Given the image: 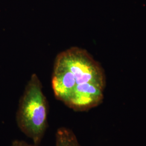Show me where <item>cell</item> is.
Masks as SVG:
<instances>
[{
  "mask_svg": "<svg viewBox=\"0 0 146 146\" xmlns=\"http://www.w3.org/2000/svg\"><path fill=\"white\" fill-rule=\"evenodd\" d=\"M11 146H41L40 145L35 144L33 143V144L29 143L26 141L20 140H15L13 141Z\"/></svg>",
  "mask_w": 146,
  "mask_h": 146,
  "instance_id": "obj_4",
  "label": "cell"
},
{
  "mask_svg": "<svg viewBox=\"0 0 146 146\" xmlns=\"http://www.w3.org/2000/svg\"><path fill=\"white\" fill-rule=\"evenodd\" d=\"M49 106L40 80L31 75L19 101L16 121L19 129L33 143L40 145L48 128Z\"/></svg>",
  "mask_w": 146,
  "mask_h": 146,
  "instance_id": "obj_2",
  "label": "cell"
},
{
  "mask_svg": "<svg viewBox=\"0 0 146 146\" xmlns=\"http://www.w3.org/2000/svg\"><path fill=\"white\" fill-rule=\"evenodd\" d=\"M106 86L104 70L86 50L71 47L55 59L52 87L56 99L76 111L102 103Z\"/></svg>",
  "mask_w": 146,
  "mask_h": 146,
  "instance_id": "obj_1",
  "label": "cell"
},
{
  "mask_svg": "<svg viewBox=\"0 0 146 146\" xmlns=\"http://www.w3.org/2000/svg\"><path fill=\"white\" fill-rule=\"evenodd\" d=\"M55 146H81L73 131L67 127L58 128L55 133Z\"/></svg>",
  "mask_w": 146,
  "mask_h": 146,
  "instance_id": "obj_3",
  "label": "cell"
}]
</instances>
